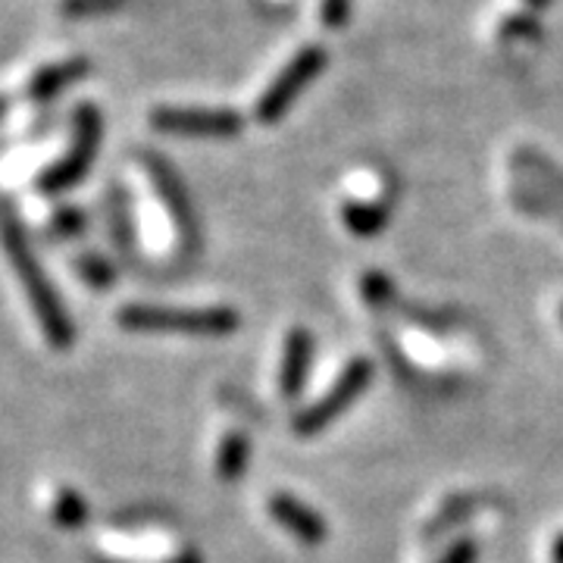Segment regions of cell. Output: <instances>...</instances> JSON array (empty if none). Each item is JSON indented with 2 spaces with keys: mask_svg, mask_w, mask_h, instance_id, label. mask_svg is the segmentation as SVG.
<instances>
[{
  "mask_svg": "<svg viewBox=\"0 0 563 563\" xmlns=\"http://www.w3.org/2000/svg\"><path fill=\"white\" fill-rule=\"evenodd\" d=\"M125 7V0H60V10L69 20H91V16H110Z\"/></svg>",
  "mask_w": 563,
  "mask_h": 563,
  "instance_id": "15",
  "label": "cell"
},
{
  "mask_svg": "<svg viewBox=\"0 0 563 563\" xmlns=\"http://www.w3.org/2000/svg\"><path fill=\"white\" fill-rule=\"evenodd\" d=\"M85 232V213L79 207H57L54 217H51V235L54 239H76Z\"/></svg>",
  "mask_w": 563,
  "mask_h": 563,
  "instance_id": "16",
  "label": "cell"
},
{
  "mask_svg": "<svg viewBox=\"0 0 563 563\" xmlns=\"http://www.w3.org/2000/svg\"><path fill=\"white\" fill-rule=\"evenodd\" d=\"M51 514H54V523L63 529H81L88 520V501L73 488H57Z\"/></svg>",
  "mask_w": 563,
  "mask_h": 563,
  "instance_id": "13",
  "label": "cell"
},
{
  "mask_svg": "<svg viewBox=\"0 0 563 563\" xmlns=\"http://www.w3.org/2000/svg\"><path fill=\"white\" fill-rule=\"evenodd\" d=\"M310 361H313V339L307 329H295L285 339V357H282V391L288 398H295L303 388Z\"/></svg>",
  "mask_w": 563,
  "mask_h": 563,
  "instance_id": "10",
  "label": "cell"
},
{
  "mask_svg": "<svg viewBox=\"0 0 563 563\" xmlns=\"http://www.w3.org/2000/svg\"><path fill=\"white\" fill-rule=\"evenodd\" d=\"M251 457V444L244 435H229L220 448V457H217V473H220L225 483H235L242 479L244 466Z\"/></svg>",
  "mask_w": 563,
  "mask_h": 563,
  "instance_id": "12",
  "label": "cell"
},
{
  "mask_svg": "<svg viewBox=\"0 0 563 563\" xmlns=\"http://www.w3.org/2000/svg\"><path fill=\"white\" fill-rule=\"evenodd\" d=\"M322 69H325V51H322L320 44H307L301 47L288 66L282 69L276 79L269 81V88L261 95V101L254 107V117L266 125H273V122H279L295 101L301 98L303 91L317 81Z\"/></svg>",
  "mask_w": 563,
  "mask_h": 563,
  "instance_id": "4",
  "label": "cell"
},
{
  "mask_svg": "<svg viewBox=\"0 0 563 563\" xmlns=\"http://www.w3.org/2000/svg\"><path fill=\"white\" fill-rule=\"evenodd\" d=\"M151 125L179 139H235L242 135L244 120L225 107H157L151 113Z\"/></svg>",
  "mask_w": 563,
  "mask_h": 563,
  "instance_id": "5",
  "label": "cell"
},
{
  "mask_svg": "<svg viewBox=\"0 0 563 563\" xmlns=\"http://www.w3.org/2000/svg\"><path fill=\"white\" fill-rule=\"evenodd\" d=\"M554 563H563V536L554 542Z\"/></svg>",
  "mask_w": 563,
  "mask_h": 563,
  "instance_id": "21",
  "label": "cell"
},
{
  "mask_svg": "<svg viewBox=\"0 0 563 563\" xmlns=\"http://www.w3.org/2000/svg\"><path fill=\"white\" fill-rule=\"evenodd\" d=\"M76 269L85 285L91 288H110L117 282V273H113V263L103 261L101 254H81L76 261Z\"/></svg>",
  "mask_w": 563,
  "mask_h": 563,
  "instance_id": "14",
  "label": "cell"
},
{
  "mask_svg": "<svg viewBox=\"0 0 563 563\" xmlns=\"http://www.w3.org/2000/svg\"><path fill=\"white\" fill-rule=\"evenodd\" d=\"M442 563H476V544L457 542L448 554H444Z\"/></svg>",
  "mask_w": 563,
  "mask_h": 563,
  "instance_id": "19",
  "label": "cell"
},
{
  "mask_svg": "<svg viewBox=\"0 0 563 563\" xmlns=\"http://www.w3.org/2000/svg\"><path fill=\"white\" fill-rule=\"evenodd\" d=\"M344 222L354 235H379L388 222V207L385 203H347L344 207Z\"/></svg>",
  "mask_w": 563,
  "mask_h": 563,
  "instance_id": "11",
  "label": "cell"
},
{
  "mask_svg": "<svg viewBox=\"0 0 563 563\" xmlns=\"http://www.w3.org/2000/svg\"><path fill=\"white\" fill-rule=\"evenodd\" d=\"M526 3H529V7H532V10H544V7H548V3H551V0H526Z\"/></svg>",
  "mask_w": 563,
  "mask_h": 563,
  "instance_id": "22",
  "label": "cell"
},
{
  "mask_svg": "<svg viewBox=\"0 0 563 563\" xmlns=\"http://www.w3.org/2000/svg\"><path fill=\"white\" fill-rule=\"evenodd\" d=\"M501 35L504 38H539L542 29L532 16H507L501 25Z\"/></svg>",
  "mask_w": 563,
  "mask_h": 563,
  "instance_id": "17",
  "label": "cell"
},
{
  "mask_svg": "<svg viewBox=\"0 0 563 563\" xmlns=\"http://www.w3.org/2000/svg\"><path fill=\"white\" fill-rule=\"evenodd\" d=\"M88 73H91V60L88 57H66V60L47 63L29 79L25 95H29V101H51V98H57L63 91H69Z\"/></svg>",
  "mask_w": 563,
  "mask_h": 563,
  "instance_id": "7",
  "label": "cell"
},
{
  "mask_svg": "<svg viewBox=\"0 0 563 563\" xmlns=\"http://www.w3.org/2000/svg\"><path fill=\"white\" fill-rule=\"evenodd\" d=\"M269 514L279 520V526H285L298 542L303 544H320L325 539V520L313 507H307L298 498L291 495H276L269 501Z\"/></svg>",
  "mask_w": 563,
  "mask_h": 563,
  "instance_id": "9",
  "label": "cell"
},
{
  "mask_svg": "<svg viewBox=\"0 0 563 563\" xmlns=\"http://www.w3.org/2000/svg\"><path fill=\"white\" fill-rule=\"evenodd\" d=\"M144 166H147L151 181H154L157 195H161L163 203H166V210L173 213V220L179 222L181 232H191V229H195V213H191L188 191H185V185H181V179L176 176V169L166 161H161V157H154V154L144 157Z\"/></svg>",
  "mask_w": 563,
  "mask_h": 563,
  "instance_id": "8",
  "label": "cell"
},
{
  "mask_svg": "<svg viewBox=\"0 0 563 563\" xmlns=\"http://www.w3.org/2000/svg\"><path fill=\"white\" fill-rule=\"evenodd\" d=\"M120 325L129 332H163V335H198V339H222L239 329V313L229 307L207 310H181V307H151L132 303L120 310Z\"/></svg>",
  "mask_w": 563,
  "mask_h": 563,
  "instance_id": "2",
  "label": "cell"
},
{
  "mask_svg": "<svg viewBox=\"0 0 563 563\" xmlns=\"http://www.w3.org/2000/svg\"><path fill=\"white\" fill-rule=\"evenodd\" d=\"M369 379H373V363L369 361L347 363V369L339 376V383L332 385V388L322 395L320 401L310 404L301 417L295 420V432H298V435H317V432H322L329 422L339 420L344 410L361 398L363 391L369 388Z\"/></svg>",
  "mask_w": 563,
  "mask_h": 563,
  "instance_id": "6",
  "label": "cell"
},
{
  "mask_svg": "<svg viewBox=\"0 0 563 563\" xmlns=\"http://www.w3.org/2000/svg\"><path fill=\"white\" fill-rule=\"evenodd\" d=\"M3 110H7V101H3V98H0V117H3Z\"/></svg>",
  "mask_w": 563,
  "mask_h": 563,
  "instance_id": "23",
  "label": "cell"
},
{
  "mask_svg": "<svg viewBox=\"0 0 563 563\" xmlns=\"http://www.w3.org/2000/svg\"><path fill=\"white\" fill-rule=\"evenodd\" d=\"M173 563H201V558H198V554H191V551H185V554H179Z\"/></svg>",
  "mask_w": 563,
  "mask_h": 563,
  "instance_id": "20",
  "label": "cell"
},
{
  "mask_svg": "<svg viewBox=\"0 0 563 563\" xmlns=\"http://www.w3.org/2000/svg\"><path fill=\"white\" fill-rule=\"evenodd\" d=\"M322 22L329 29H342L351 16V0H322Z\"/></svg>",
  "mask_w": 563,
  "mask_h": 563,
  "instance_id": "18",
  "label": "cell"
},
{
  "mask_svg": "<svg viewBox=\"0 0 563 563\" xmlns=\"http://www.w3.org/2000/svg\"><path fill=\"white\" fill-rule=\"evenodd\" d=\"M103 139V117L95 103H81L73 113V141L60 161H54L38 176V191L63 195L76 188L98 161V147Z\"/></svg>",
  "mask_w": 563,
  "mask_h": 563,
  "instance_id": "3",
  "label": "cell"
},
{
  "mask_svg": "<svg viewBox=\"0 0 563 563\" xmlns=\"http://www.w3.org/2000/svg\"><path fill=\"white\" fill-rule=\"evenodd\" d=\"M0 244H3V254H7V261H10L16 279H20L25 301L32 307L47 344L57 347V351L73 347V342H76L73 317H69V310L63 303L60 291L54 288V282L47 279V269L41 266L38 254L32 251V244L25 239L16 217L0 220Z\"/></svg>",
  "mask_w": 563,
  "mask_h": 563,
  "instance_id": "1",
  "label": "cell"
}]
</instances>
